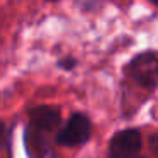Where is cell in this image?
Wrapping results in <instances>:
<instances>
[{
  "label": "cell",
  "mask_w": 158,
  "mask_h": 158,
  "mask_svg": "<svg viewBox=\"0 0 158 158\" xmlns=\"http://www.w3.org/2000/svg\"><path fill=\"white\" fill-rule=\"evenodd\" d=\"M141 150V134L136 129H126L117 133L110 141V156L112 158H136Z\"/></svg>",
  "instance_id": "cell-2"
},
{
  "label": "cell",
  "mask_w": 158,
  "mask_h": 158,
  "mask_svg": "<svg viewBox=\"0 0 158 158\" xmlns=\"http://www.w3.org/2000/svg\"><path fill=\"white\" fill-rule=\"evenodd\" d=\"M129 73L139 85L155 87L158 83V56L155 53H143L129 65Z\"/></svg>",
  "instance_id": "cell-1"
},
{
  "label": "cell",
  "mask_w": 158,
  "mask_h": 158,
  "mask_svg": "<svg viewBox=\"0 0 158 158\" xmlns=\"http://www.w3.org/2000/svg\"><path fill=\"white\" fill-rule=\"evenodd\" d=\"M150 146H151V151H153V153L158 156V136H153V138H151Z\"/></svg>",
  "instance_id": "cell-5"
},
{
  "label": "cell",
  "mask_w": 158,
  "mask_h": 158,
  "mask_svg": "<svg viewBox=\"0 0 158 158\" xmlns=\"http://www.w3.org/2000/svg\"><path fill=\"white\" fill-rule=\"evenodd\" d=\"M90 136V123L83 114H75L70 117L68 124L58 134V143L63 146H75L82 144Z\"/></svg>",
  "instance_id": "cell-3"
},
{
  "label": "cell",
  "mask_w": 158,
  "mask_h": 158,
  "mask_svg": "<svg viewBox=\"0 0 158 158\" xmlns=\"http://www.w3.org/2000/svg\"><path fill=\"white\" fill-rule=\"evenodd\" d=\"M31 123L39 131H53L60 123V110L49 106L36 107L31 110Z\"/></svg>",
  "instance_id": "cell-4"
},
{
  "label": "cell",
  "mask_w": 158,
  "mask_h": 158,
  "mask_svg": "<svg viewBox=\"0 0 158 158\" xmlns=\"http://www.w3.org/2000/svg\"><path fill=\"white\" fill-rule=\"evenodd\" d=\"M150 2H151V4H156L158 5V0H150Z\"/></svg>",
  "instance_id": "cell-6"
}]
</instances>
